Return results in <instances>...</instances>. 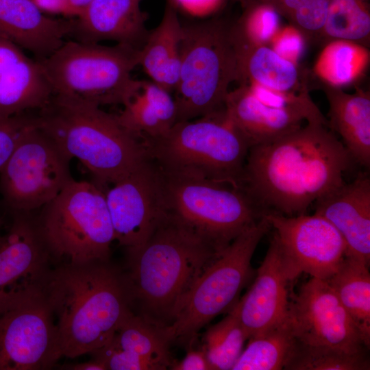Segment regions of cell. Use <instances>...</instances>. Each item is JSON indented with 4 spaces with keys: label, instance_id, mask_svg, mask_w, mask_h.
Returning a JSON list of instances; mask_svg holds the SVG:
<instances>
[{
    "label": "cell",
    "instance_id": "9",
    "mask_svg": "<svg viewBox=\"0 0 370 370\" xmlns=\"http://www.w3.org/2000/svg\"><path fill=\"white\" fill-rule=\"evenodd\" d=\"M162 172L166 213L219 251L262 217L263 212L243 188Z\"/></svg>",
    "mask_w": 370,
    "mask_h": 370
},
{
    "label": "cell",
    "instance_id": "14",
    "mask_svg": "<svg viewBox=\"0 0 370 370\" xmlns=\"http://www.w3.org/2000/svg\"><path fill=\"white\" fill-rule=\"evenodd\" d=\"M44 293L0 314V370H47L62 357Z\"/></svg>",
    "mask_w": 370,
    "mask_h": 370
},
{
    "label": "cell",
    "instance_id": "15",
    "mask_svg": "<svg viewBox=\"0 0 370 370\" xmlns=\"http://www.w3.org/2000/svg\"><path fill=\"white\" fill-rule=\"evenodd\" d=\"M262 215L275 230L292 280L301 273L326 280L346 256L347 247L342 236L318 214L288 217L263 212Z\"/></svg>",
    "mask_w": 370,
    "mask_h": 370
},
{
    "label": "cell",
    "instance_id": "33",
    "mask_svg": "<svg viewBox=\"0 0 370 370\" xmlns=\"http://www.w3.org/2000/svg\"><path fill=\"white\" fill-rule=\"evenodd\" d=\"M36 122L29 112L0 119V171L15 149L23 134Z\"/></svg>",
    "mask_w": 370,
    "mask_h": 370
},
{
    "label": "cell",
    "instance_id": "39",
    "mask_svg": "<svg viewBox=\"0 0 370 370\" xmlns=\"http://www.w3.org/2000/svg\"><path fill=\"white\" fill-rule=\"evenodd\" d=\"M301 47L302 42L299 36L288 33L279 39L274 51L282 58L290 60L295 59L301 53Z\"/></svg>",
    "mask_w": 370,
    "mask_h": 370
},
{
    "label": "cell",
    "instance_id": "22",
    "mask_svg": "<svg viewBox=\"0 0 370 370\" xmlns=\"http://www.w3.org/2000/svg\"><path fill=\"white\" fill-rule=\"evenodd\" d=\"M224 111L251 147L275 140L299 129L304 119L308 123L306 116L296 110L263 103L247 86L228 92Z\"/></svg>",
    "mask_w": 370,
    "mask_h": 370
},
{
    "label": "cell",
    "instance_id": "26",
    "mask_svg": "<svg viewBox=\"0 0 370 370\" xmlns=\"http://www.w3.org/2000/svg\"><path fill=\"white\" fill-rule=\"evenodd\" d=\"M332 126L354 162L370 166V100L364 95L331 93Z\"/></svg>",
    "mask_w": 370,
    "mask_h": 370
},
{
    "label": "cell",
    "instance_id": "36",
    "mask_svg": "<svg viewBox=\"0 0 370 370\" xmlns=\"http://www.w3.org/2000/svg\"><path fill=\"white\" fill-rule=\"evenodd\" d=\"M330 0H306L294 10L297 23L304 29L319 30L326 23Z\"/></svg>",
    "mask_w": 370,
    "mask_h": 370
},
{
    "label": "cell",
    "instance_id": "16",
    "mask_svg": "<svg viewBox=\"0 0 370 370\" xmlns=\"http://www.w3.org/2000/svg\"><path fill=\"white\" fill-rule=\"evenodd\" d=\"M105 192L115 240L127 248L144 243L166 214L161 169L149 158Z\"/></svg>",
    "mask_w": 370,
    "mask_h": 370
},
{
    "label": "cell",
    "instance_id": "41",
    "mask_svg": "<svg viewBox=\"0 0 370 370\" xmlns=\"http://www.w3.org/2000/svg\"><path fill=\"white\" fill-rule=\"evenodd\" d=\"M42 12L69 16L68 0H31Z\"/></svg>",
    "mask_w": 370,
    "mask_h": 370
},
{
    "label": "cell",
    "instance_id": "42",
    "mask_svg": "<svg viewBox=\"0 0 370 370\" xmlns=\"http://www.w3.org/2000/svg\"><path fill=\"white\" fill-rule=\"evenodd\" d=\"M61 369L69 370H106L105 367L99 362L92 359L88 362L65 365Z\"/></svg>",
    "mask_w": 370,
    "mask_h": 370
},
{
    "label": "cell",
    "instance_id": "40",
    "mask_svg": "<svg viewBox=\"0 0 370 370\" xmlns=\"http://www.w3.org/2000/svg\"><path fill=\"white\" fill-rule=\"evenodd\" d=\"M175 370H209L211 369L205 352L189 351L180 362H173L171 368Z\"/></svg>",
    "mask_w": 370,
    "mask_h": 370
},
{
    "label": "cell",
    "instance_id": "10",
    "mask_svg": "<svg viewBox=\"0 0 370 370\" xmlns=\"http://www.w3.org/2000/svg\"><path fill=\"white\" fill-rule=\"evenodd\" d=\"M270 228L262 216L204 269L177 310L172 323L165 327L171 343L181 342L190 348L200 329L234 306L253 274V254Z\"/></svg>",
    "mask_w": 370,
    "mask_h": 370
},
{
    "label": "cell",
    "instance_id": "5",
    "mask_svg": "<svg viewBox=\"0 0 370 370\" xmlns=\"http://www.w3.org/2000/svg\"><path fill=\"white\" fill-rule=\"evenodd\" d=\"M143 143L149 159L165 173L204 177L243 188L251 145L224 108L177 122L163 136Z\"/></svg>",
    "mask_w": 370,
    "mask_h": 370
},
{
    "label": "cell",
    "instance_id": "2",
    "mask_svg": "<svg viewBox=\"0 0 370 370\" xmlns=\"http://www.w3.org/2000/svg\"><path fill=\"white\" fill-rule=\"evenodd\" d=\"M43 293L62 356L71 358L108 344L132 311L123 271L110 260L56 264Z\"/></svg>",
    "mask_w": 370,
    "mask_h": 370
},
{
    "label": "cell",
    "instance_id": "4",
    "mask_svg": "<svg viewBox=\"0 0 370 370\" xmlns=\"http://www.w3.org/2000/svg\"><path fill=\"white\" fill-rule=\"evenodd\" d=\"M36 122L71 159H77L101 187L113 184L149 158L142 140L117 116L95 104L54 94Z\"/></svg>",
    "mask_w": 370,
    "mask_h": 370
},
{
    "label": "cell",
    "instance_id": "8",
    "mask_svg": "<svg viewBox=\"0 0 370 370\" xmlns=\"http://www.w3.org/2000/svg\"><path fill=\"white\" fill-rule=\"evenodd\" d=\"M238 75L234 37L223 25L215 21L183 25L173 97L177 122L223 110L229 84Z\"/></svg>",
    "mask_w": 370,
    "mask_h": 370
},
{
    "label": "cell",
    "instance_id": "6",
    "mask_svg": "<svg viewBox=\"0 0 370 370\" xmlns=\"http://www.w3.org/2000/svg\"><path fill=\"white\" fill-rule=\"evenodd\" d=\"M140 50L123 44L105 46L75 40L65 41L39 61L54 94L100 107L124 106L139 87L140 80L133 79L132 72L139 65Z\"/></svg>",
    "mask_w": 370,
    "mask_h": 370
},
{
    "label": "cell",
    "instance_id": "28",
    "mask_svg": "<svg viewBox=\"0 0 370 370\" xmlns=\"http://www.w3.org/2000/svg\"><path fill=\"white\" fill-rule=\"evenodd\" d=\"M248 340L232 370L285 369L297 343L288 315L281 323Z\"/></svg>",
    "mask_w": 370,
    "mask_h": 370
},
{
    "label": "cell",
    "instance_id": "3",
    "mask_svg": "<svg viewBox=\"0 0 370 370\" xmlns=\"http://www.w3.org/2000/svg\"><path fill=\"white\" fill-rule=\"evenodd\" d=\"M123 271L131 306L147 321L165 327L192 286L222 251L166 212L147 240L127 248Z\"/></svg>",
    "mask_w": 370,
    "mask_h": 370
},
{
    "label": "cell",
    "instance_id": "19",
    "mask_svg": "<svg viewBox=\"0 0 370 370\" xmlns=\"http://www.w3.org/2000/svg\"><path fill=\"white\" fill-rule=\"evenodd\" d=\"M314 213L328 220L342 236L346 256L370 263V178L360 173L314 203Z\"/></svg>",
    "mask_w": 370,
    "mask_h": 370
},
{
    "label": "cell",
    "instance_id": "1",
    "mask_svg": "<svg viewBox=\"0 0 370 370\" xmlns=\"http://www.w3.org/2000/svg\"><path fill=\"white\" fill-rule=\"evenodd\" d=\"M354 162L323 123L305 127L250 147L243 189L262 212L292 217L343 182Z\"/></svg>",
    "mask_w": 370,
    "mask_h": 370
},
{
    "label": "cell",
    "instance_id": "23",
    "mask_svg": "<svg viewBox=\"0 0 370 370\" xmlns=\"http://www.w3.org/2000/svg\"><path fill=\"white\" fill-rule=\"evenodd\" d=\"M117 114L120 123L143 141L165 134L177 122L171 92L153 81L140 80L139 87Z\"/></svg>",
    "mask_w": 370,
    "mask_h": 370
},
{
    "label": "cell",
    "instance_id": "27",
    "mask_svg": "<svg viewBox=\"0 0 370 370\" xmlns=\"http://www.w3.org/2000/svg\"><path fill=\"white\" fill-rule=\"evenodd\" d=\"M365 263L346 256L337 270L324 280L332 288L358 328L367 347L370 345V273Z\"/></svg>",
    "mask_w": 370,
    "mask_h": 370
},
{
    "label": "cell",
    "instance_id": "21",
    "mask_svg": "<svg viewBox=\"0 0 370 370\" xmlns=\"http://www.w3.org/2000/svg\"><path fill=\"white\" fill-rule=\"evenodd\" d=\"M75 20L50 18L31 0H0V34L41 60L71 36Z\"/></svg>",
    "mask_w": 370,
    "mask_h": 370
},
{
    "label": "cell",
    "instance_id": "44",
    "mask_svg": "<svg viewBox=\"0 0 370 370\" xmlns=\"http://www.w3.org/2000/svg\"><path fill=\"white\" fill-rule=\"evenodd\" d=\"M306 0H283L285 6L292 10H296Z\"/></svg>",
    "mask_w": 370,
    "mask_h": 370
},
{
    "label": "cell",
    "instance_id": "43",
    "mask_svg": "<svg viewBox=\"0 0 370 370\" xmlns=\"http://www.w3.org/2000/svg\"><path fill=\"white\" fill-rule=\"evenodd\" d=\"M93 0H68L69 16L78 17Z\"/></svg>",
    "mask_w": 370,
    "mask_h": 370
},
{
    "label": "cell",
    "instance_id": "30",
    "mask_svg": "<svg viewBox=\"0 0 370 370\" xmlns=\"http://www.w3.org/2000/svg\"><path fill=\"white\" fill-rule=\"evenodd\" d=\"M248 336L232 307L228 314L205 334L203 350L212 370H232Z\"/></svg>",
    "mask_w": 370,
    "mask_h": 370
},
{
    "label": "cell",
    "instance_id": "38",
    "mask_svg": "<svg viewBox=\"0 0 370 370\" xmlns=\"http://www.w3.org/2000/svg\"><path fill=\"white\" fill-rule=\"evenodd\" d=\"M25 56L22 49L0 34V75L11 65Z\"/></svg>",
    "mask_w": 370,
    "mask_h": 370
},
{
    "label": "cell",
    "instance_id": "7",
    "mask_svg": "<svg viewBox=\"0 0 370 370\" xmlns=\"http://www.w3.org/2000/svg\"><path fill=\"white\" fill-rule=\"evenodd\" d=\"M36 220L55 265L110 260L114 232L97 183L72 180L40 208Z\"/></svg>",
    "mask_w": 370,
    "mask_h": 370
},
{
    "label": "cell",
    "instance_id": "29",
    "mask_svg": "<svg viewBox=\"0 0 370 370\" xmlns=\"http://www.w3.org/2000/svg\"><path fill=\"white\" fill-rule=\"evenodd\" d=\"M238 77H249L256 84L269 89L288 93L295 85L298 73L294 64L274 50L260 47L245 49L236 44Z\"/></svg>",
    "mask_w": 370,
    "mask_h": 370
},
{
    "label": "cell",
    "instance_id": "13",
    "mask_svg": "<svg viewBox=\"0 0 370 370\" xmlns=\"http://www.w3.org/2000/svg\"><path fill=\"white\" fill-rule=\"evenodd\" d=\"M288 315L301 345L352 354L367 349L354 321L325 280L312 278L289 300Z\"/></svg>",
    "mask_w": 370,
    "mask_h": 370
},
{
    "label": "cell",
    "instance_id": "24",
    "mask_svg": "<svg viewBox=\"0 0 370 370\" xmlns=\"http://www.w3.org/2000/svg\"><path fill=\"white\" fill-rule=\"evenodd\" d=\"M182 33L177 9L168 2L160 23L149 32L140 50L139 65L151 81L171 92L179 77Z\"/></svg>",
    "mask_w": 370,
    "mask_h": 370
},
{
    "label": "cell",
    "instance_id": "37",
    "mask_svg": "<svg viewBox=\"0 0 370 370\" xmlns=\"http://www.w3.org/2000/svg\"><path fill=\"white\" fill-rule=\"evenodd\" d=\"M223 0H169L173 6L192 16H209L221 6Z\"/></svg>",
    "mask_w": 370,
    "mask_h": 370
},
{
    "label": "cell",
    "instance_id": "32",
    "mask_svg": "<svg viewBox=\"0 0 370 370\" xmlns=\"http://www.w3.org/2000/svg\"><path fill=\"white\" fill-rule=\"evenodd\" d=\"M324 27L332 37L360 40L369 34L370 17L361 0H330Z\"/></svg>",
    "mask_w": 370,
    "mask_h": 370
},
{
    "label": "cell",
    "instance_id": "25",
    "mask_svg": "<svg viewBox=\"0 0 370 370\" xmlns=\"http://www.w3.org/2000/svg\"><path fill=\"white\" fill-rule=\"evenodd\" d=\"M53 95L40 62L26 56L0 75V119L38 110Z\"/></svg>",
    "mask_w": 370,
    "mask_h": 370
},
{
    "label": "cell",
    "instance_id": "31",
    "mask_svg": "<svg viewBox=\"0 0 370 370\" xmlns=\"http://www.w3.org/2000/svg\"><path fill=\"white\" fill-rule=\"evenodd\" d=\"M285 369L364 370L369 369L365 353L352 354L332 349L310 347L297 343Z\"/></svg>",
    "mask_w": 370,
    "mask_h": 370
},
{
    "label": "cell",
    "instance_id": "20",
    "mask_svg": "<svg viewBox=\"0 0 370 370\" xmlns=\"http://www.w3.org/2000/svg\"><path fill=\"white\" fill-rule=\"evenodd\" d=\"M142 0H93L75 20V40L99 43L113 40L141 49L149 33Z\"/></svg>",
    "mask_w": 370,
    "mask_h": 370
},
{
    "label": "cell",
    "instance_id": "12",
    "mask_svg": "<svg viewBox=\"0 0 370 370\" xmlns=\"http://www.w3.org/2000/svg\"><path fill=\"white\" fill-rule=\"evenodd\" d=\"M34 212L11 213L0 234V314L43 294L55 266Z\"/></svg>",
    "mask_w": 370,
    "mask_h": 370
},
{
    "label": "cell",
    "instance_id": "11",
    "mask_svg": "<svg viewBox=\"0 0 370 370\" xmlns=\"http://www.w3.org/2000/svg\"><path fill=\"white\" fill-rule=\"evenodd\" d=\"M71 158L36 122L0 171V193L11 213L40 209L72 180Z\"/></svg>",
    "mask_w": 370,
    "mask_h": 370
},
{
    "label": "cell",
    "instance_id": "34",
    "mask_svg": "<svg viewBox=\"0 0 370 370\" xmlns=\"http://www.w3.org/2000/svg\"><path fill=\"white\" fill-rule=\"evenodd\" d=\"M356 52L347 44L332 47L328 53L329 76L334 82L344 84L351 80L355 70Z\"/></svg>",
    "mask_w": 370,
    "mask_h": 370
},
{
    "label": "cell",
    "instance_id": "17",
    "mask_svg": "<svg viewBox=\"0 0 370 370\" xmlns=\"http://www.w3.org/2000/svg\"><path fill=\"white\" fill-rule=\"evenodd\" d=\"M291 280L280 244L273 235L254 282L233 306L248 339L286 318L289 305L287 284Z\"/></svg>",
    "mask_w": 370,
    "mask_h": 370
},
{
    "label": "cell",
    "instance_id": "35",
    "mask_svg": "<svg viewBox=\"0 0 370 370\" xmlns=\"http://www.w3.org/2000/svg\"><path fill=\"white\" fill-rule=\"evenodd\" d=\"M279 23L277 13L271 8H260L250 14L246 21V33L258 41L269 40L275 32Z\"/></svg>",
    "mask_w": 370,
    "mask_h": 370
},
{
    "label": "cell",
    "instance_id": "18",
    "mask_svg": "<svg viewBox=\"0 0 370 370\" xmlns=\"http://www.w3.org/2000/svg\"><path fill=\"white\" fill-rule=\"evenodd\" d=\"M165 327L131 311L110 342L91 353L106 370H159L171 367Z\"/></svg>",
    "mask_w": 370,
    "mask_h": 370
},
{
    "label": "cell",
    "instance_id": "45",
    "mask_svg": "<svg viewBox=\"0 0 370 370\" xmlns=\"http://www.w3.org/2000/svg\"><path fill=\"white\" fill-rule=\"evenodd\" d=\"M0 225H1V223H0Z\"/></svg>",
    "mask_w": 370,
    "mask_h": 370
}]
</instances>
